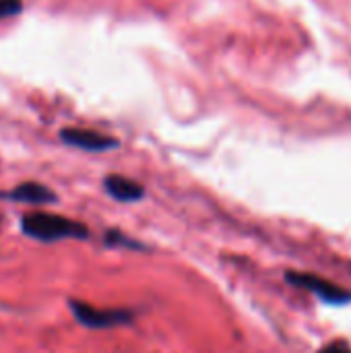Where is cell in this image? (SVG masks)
Instances as JSON below:
<instances>
[{
    "label": "cell",
    "instance_id": "obj_4",
    "mask_svg": "<svg viewBox=\"0 0 351 353\" xmlns=\"http://www.w3.org/2000/svg\"><path fill=\"white\" fill-rule=\"evenodd\" d=\"M60 141L68 147H77L83 151H110L118 147V139L101 134L97 130H89V128H62L60 130Z\"/></svg>",
    "mask_w": 351,
    "mask_h": 353
},
{
    "label": "cell",
    "instance_id": "obj_5",
    "mask_svg": "<svg viewBox=\"0 0 351 353\" xmlns=\"http://www.w3.org/2000/svg\"><path fill=\"white\" fill-rule=\"evenodd\" d=\"M103 190L118 203H139L145 196V188L120 174H110L103 178Z\"/></svg>",
    "mask_w": 351,
    "mask_h": 353
},
{
    "label": "cell",
    "instance_id": "obj_9",
    "mask_svg": "<svg viewBox=\"0 0 351 353\" xmlns=\"http://www.w3.org/2000/svg\"><path fill=\"white\" fill-rule=\"evenodd\" d=\"M319 353H351V350L345 343H331V345L323 347Z\"/></svg>",
    "mask_w": 351,
    "mask_h": 353
},
{
    "label": "cell",
    "instance_id": "obj_3",
    "mask_svg": "<svg viewBox=\"0 0 351 353\" xmlns=\"http://www.w3.org/2000/svg\"><path fill=\"white\" fill-rule=\"evenodd\" d=\"M285 281L298 290H306V292L314 294L317 298H321L323 302L333 304V306H343V304L351 302V294L348 290H343L323 277L310 275V273L290 271V273H285Z\"/></svg>",
    "mask_w": 351,
    "mask_h": 353
},
{
    "label": "cell",
    "instance_id": "obj_1",
    "mask_svg": "<svg viewBox=\"0 0 351 353\" xmlns=\"http://www.w3.org/2000/svg\"><path fill=\"white\" fill-rule=\"evenodd\" d=\"M21 232L37 242L87 240L89 228L54 213H27L21 217Z\"/></svg>",
    "mask_w": 351,
    "mask_h": 353
},
{
    "label": "cell",
    "instance_id": "obj_6",
    "mask_svg": "<svg viewBox=\"0 0 351 353\" xmlns=\"http://www.w3.org/2000/svg\"><path fill=\"white\" fill-rule=\"evenodd\" d=\"M0 199L25 203V205H50V203L58 201V196L48 186L37 184V182H23L17 188H12L10 192H2Z\"/></svg>",
    "mask_w": 351,
    "mask_h": 353
},
{
    "label": "cell",
    "instance_id": "obj_8",
    "mask_svg": "<svg viewBox=\"0 0 351 353\" xmlns=\"http://www.w3.org/2000/svg\"><path fill=\"white\" fill-rule=\"evenodd\" d=\"M23 10V2L21 0H0V21L14 17Z\"/></svg>",
    "mask_w": 351,
    "mask_h": 353
},
{
    "label": "cell",
    "instance_id": "obj_2",
    "mask_svg": "<svg viewBox=\"0 0 351 353\" xmlns=\"http://www.w3.org/2000/svg\"><path fill=\"white\" fill-rule=\"evenodd\" d=\"M68 308L79 325H83L87 329H97V331L124 327L134 321L132 312H128V310H101V308H93L79 300H68Z\"/></svg>",
    "mask_w": 351,
    "mask_h": 353
},
{
    "label": "cell",
    "instance_id": "obj_7",
    "mask_svg": "<svg viewBox=\"0 0 351 353\" xmlns=\"http://www.w3.org/2000/svg\"><path fill=\"white\" fill-rule=\"evenodd\" d=\"M103 242H106V246H126V248H143L139 242H134V240H130L128 236H124L122 232H118V230H110L106 236H103Z\"/></svg>",
    "mask_w": 351,
    "mask_h": 353
}]
</instances>
